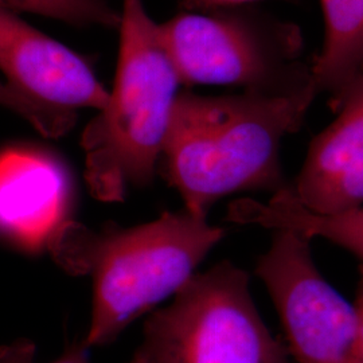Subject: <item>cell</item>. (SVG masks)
I'll return each mask as SVG.
<instances>
[{"label": "cell", "mask_w": 363, "mask_h": 363, "mask_svg": "<svg viewBox=\"0 0 363 363\" xmlns=\"http://www.w3.org/2000/svg\"><path fill=\"white\" fill-rule=\"evenodd\" d=\"M318 93L313 79L269 93L181 91L160 163L186 211L206 220L208 210L226 195L284 190L281 147L300 130Z\"/></svg>", "instance_id": "obj_1"}, {"label": "cell", "mask_w": 363, "mask_h": 363, "mask_svg": "<svg viewBox=\"0 0 363 363\" xmlns=\"http://www.w3.org/2000/svg\"><path fill=\"white\" fill-rule=\"evenodd\" d=\"M225 237L187 211L164 213L133 228L108 223L100 232L67 220L48 250L72 276H91L93 308L86 347L106 346L144 312L177 294Z\"/></svg>", "instance_id": "obj_2"}, {"label": "cell", "mask_w": 363, "mask_h": 363, "mask_svg": "<svg viewBox=\"0 0 363 363\" xmlns=\"http://www.w3.org/2000/svg\"><path fill=\"white\" fill-rule=\"evenodd\" d=\"M120 46L108 104L85 127V179L103 202H121L130 184L155 177L182 86L143 0H123Z\"/></svg>", "instance_id": "obj_3"}, {"label": "cell", "mask_w": 363, "mask_h": 363, "mask_svg": "<svg viewBox=\"0 0 363 363\" xmlns=\"http://www.w3.org/2000/svg\"><path fill=\"white\" fill-rule=\"evenodd\" d=\"M130 363H294L262 320L249 274L230 261L195 273L152 313Z\"/></svg>", "instance_id": "obj_4"}, {"label": "cell", "mask_w": 363, "mask_h": 363, "mask_svg": "<svg viewBox=\"0 0 363 363\" xmlns=\"http://www.w3.org/2000/svg\"><path fill=\"white\" fill-rule=\"evenodd\" d=\"M159 34L182 85L269 93L304 84L286 81V69L300 52L298 31L289 26L214 10L175 15L159 23Z\"/></svg>", "instance_id": "obj_5"}, {"label": "cell", "mask_w": 363, "mask_h": 363, "mask_svg": "<svg viewBox=\"0 0 363 363\" xmlns=\"http://www.w3.org/2000/svg\"><path fill=\"white\" fill-rule=\"evenodd\" d=\"M308 238L273 234L256 274L280 318L294 363H363V342L354 304L320 273Z\"/></svg>", "instance_id": "obj_6"}, {"label": "cell", "mask_w": 363, "mask_h": 363, "mask_svg": "<svg viewBox=\"0 0 363 363\" xmlns=\"http://www.w3.org/2000/svg\"><path fill=\"white\" fill-rule=\"evenodd\" d=\"M0 70L13 88L43 104L99 112L109 91L79 54L0 7Z\"/></svg>", "instance_id": "obj_7"}, {"label": "cell", "mask_w": 363, "mask_h": 363, "mask_svg": "<svg viewBox=\"0 0 363 363\" xmlns=\"http://www.w3.org/2000/svg\"><path fill=\"white\" fill-rule=\"evenodd\" d=\"M70 172L60 156L39 147L0 151V237L28 252L46 249L69 218Z\"/></svg>", "instance_id": "obj_8"}, {"label": "cell", "mask_w": 363, "mask_h": 363, "mask_svg": "<svg viewBox=\"0 0 363 363\" xmlns=\"http://www.w3.org/2000/svg\"><path fill=\"white\" fill-rule=\"evenodd\" d=\"M337 105V117L313 138L296 177L281 190L320 216L363 206V73Z\"/></svg>", "instance_id": "obj_9"}, {"label": "cell", "mask_w": 363, "mask_h": 363, "mask_svg": "<svg viewBox=\"0 0 363 363\" xmlns=\"http://www.w3.org/2000/svg\"><path fill=\"white\" fill-rule=\"evenodd\" d=\"M226 220L256 225L273 232L289 230L308 240L322 238L350 252L363 264V206L334 216H320L300 208L280 191L267 202L252 198L235 201L228 208Z\"/></svg>", "instance_id": "obj_10"}, {"label": "cell", "mask_w": 363, "mask_h": 363, "mask_svg": "<svg viewBox=\"0 0 363 363\" xmlns=\"http://www.w3.org/2000/svg\"><path fill=\"white\" fill-rule=\"evenodd\" d=\"M325 40L311 77L339 101L363 73V0H319Z\"/></svg>", "instance_id": "obj_11"}, {"label": "cell", "mask_w": 363, "mask_h": 363, "mask_svg": "<svg viewBox=\"0 0 363 363\" xmlns=\"http://www.w3.org/2000/svg\"><path fill=\"white\" fill-rule=\"evenodd\" d=\"M9 11H23L52 18L77 27H106L118 30L121 13L108 0H0Z\"/></svg>", "instance_id": "obj_12"}, {"label": "cell", "mask_w": 363, "mask_h": 363, "mask_svg": "<svg viewBox=\"0 0 363 363\" xmlns=\"http://www.w3.org/2000/svg\"><path fill=\"white\" fill-rule=\"evenodd\" d=\"M0 106L23 117L45 138L57 139L66 135L77 121V112L43 104L13 88L7 81H0Z\"/></svg>", "instance_id": "obj_13"}, {"label": "cell", "mask_w": 363, "mask_h": 363, "mask_svg": "<svg viewBox=\"0 0 363 363\" xmlns=\"http://www.w3.org/2000/svg\"><path fill=\"white\" fill-rule=\"evenodd\" d=\"M86 349L82 342L73 343L52 363H89ZM0 363H35V345L28 339H18L0 346Z\"/></svg>", "instance_id": "obj_14"}, {"label": "cell", "mask_w": 363, "mask_h": 363, "mask_svg": "<svg viewBox=\"0 0 363 363\" xmlns=\"http://www.w3.org/2000/svg\"><path fill=\"white\" fill-rule=\"evenodd\" d=\"M182 1L187 7H191V9L214 11V10H223V9H230L235 6L247 4V3L257 1V0H182Z\"/></svg>", "instance_id": "obj_15"}, {"label": "cell", "mask_w": 363, "mask_h": 363, "mask_svg": "<svg viewBox=\"0 0 363 363\" xmlns=\"http://www.w3.org/2000/svg\"><path fill=\"white\" fill-rule=\"evenodd\" d=\"M354 308L357 312L363 342V268H361V276H359V283H358V289H357V298L354 301Z\"/></svg>", "instance_id": "obj_16"}]
</instances>
